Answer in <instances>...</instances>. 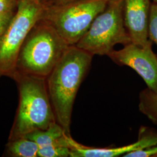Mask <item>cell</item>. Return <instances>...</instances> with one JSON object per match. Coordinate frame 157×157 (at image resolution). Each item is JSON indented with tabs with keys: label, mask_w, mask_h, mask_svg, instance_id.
I'll return each instance as SVG.
<instances>
[{
	"label": "cell",
	"mask_w": 157,
	"mask_h": 157,
	"mask_svg": "<svg viewBox=\"0 0 157 157\" xmlns=\"http://www.w3.org/2000/svg\"><path fill=\"white\" fill-rule=\"evenodd\" d=\"M93 56L76 45H69L46 78L56 122L70 134L74 102L90 69Z\"/></svg>",
	"instance_id": "cell-1"
},
{
	"label": "cell",
	"mask_w": 157,
	"mask_h": 157,
	"mask_svg": "<svg viewBox=\"0 0 157 157\" xmlns=\"http://www.w3.org/2000/svg\"><path fill=\"white\" fill-rule=\"evenodd\" d=\"M19 105L8 140L25 137L37 130H45L56 122L48 94L46 78L15 71Z\"/></svg>",
	"instance_id": "cell-2"
},
{
	"label": "cell",
	"mask_w": 157,
	"mask_h": 157,
	"mask_svg": "<svg viewBox=\"0 0 157 157\" xmlns=\"http://www.w3.org/2000/svg\"><path fill=\"white\" fill-rule=\"evenodd\" d=\"M68 46L53 26L42 19L25 40L15 71L47 78Z\"/></svg>",
	"instance_id": "cell-3"
},
{
	"label": "cell",
	"mask_w": 157,
	"mask_h": 157,
	"mask_svg": "<svg viewBox=\"0 0 157 157\" xmlns=\"http://www.w3.org/2000/svg\"><path fill=\"white\" fill-rule=\"evenodd\" d=\"M132 43L124 23L123 0H111L76 44L93 56H107L117 44Z\"/></svg>",
	"instance_id": "cell-4"
},
{
	"label": "cell",
	"mask_w": 157,
	"mask_h": 157,
	"mask_svg": "<svg viewBox=\"0 0 157 157\" xmlns=\"http://www.w3.org/2000/svg\"><path fill=\"white\" fill-rule=\"evenodd\" d=\"M46 6L41 0H17V10L8 28L0 37V77L11 78L25 40L41 20Z\"/></svg>",
	"instance_id": "cell-5"
},
{
	"label": "cell",
	"mask_w": 157,
	"mask_h": 157,
	"mask_svg": "<svg viewBox=\"0 0 157 157\" xmlns=\"http://www.w3.org/2000/svg\"><path fill=\"white\" fill-rule=\"evenodd\" d=\"M111 0H78L46 7L43 19L56 30L67 45H76Z\"/></svg>",
	"instance_id": "cell-6"
},
{
	"label": "cell",
	"mask_w": 157,
	"mask_h": 157,
	"mask_svg": "<svg viewBox=\"0 0 157 157\" xmlns=\"http://www.w3.org/2000/svg\"><path fill=\"white\" fill-rule=\"evenodd\" d=\"M108 56L119 65L132 68L147 87L157 93V56L152 50V43L144 47L130 43L119 50L112 51Z\"/></svg>",
	"instance_id": "cell-7"
},
{
	"label": "cell",
	"mask_w": 157,
	"mask_h": 157,
	"mask_svg": "<svg viewBox=\"0 0 157 157\" xmlns=\"http://www.w3.org/2000/svg\"><path fill=\"white\" fill-rule=\"evenodd\" d=\"M71 157H122L132 152L136 151L157 146V130L141 126L138 140L127 146L119 147L95 148L84 146L75 140L71 135L67 136Z\"/></svg>",
	"instance_id": "cell-8"
},
{
	"label": "cell",
	"mask_w": 157,
	"mask_h": 157,
	"mask_svg": "<svg viewBox=\"0 0 157 157\" xmlns=\"http://www.w3.org/2000/svg\"><path fill=\"white\" fill-rule=\"evenodd\" d=\"M151 0H123L124 23L132 43L144 47L152 43L148 37Z\"/></svg>",
	"instance_id": "cell-9"
},
{
	"label": "cell",
	"mask_w": 157,
	"mask_h": 157,
	"mask_svg": "<svg viewBox=\"0 0 157 157\" xmlns=\"http://www.w3.org/2000/svg\"><path fill=\"white\" fill-rule=\"evenodd\" d=\"M39 150V147L35 141L22 137L8 140L5 154L12 157H38Z\"/></svg>",
	"instance_id": "cell-10"
},
{
	"label": "cell",
	"mask_w": 157,
	"mask_h": 157,
	"mask_svg": "<svg viewBox=\"0 0 157 157\" xmlns=\"http://www.w3.org/2000/svg\"><path fill=\"white\" fill-rule=\"evenodd\" d=\"M65 134H66L65 130L57 122H55L47 129L35 130L25 137L35 141L40 148L54 144Z\"/></svg>",
	"instance_id": "cell-11"
},
{
	"label": "cell",
	"mask_w": 157,
	"mask_h": 157,
	"mask_svg": "<svg viewBox=\"0 0 157 157\" xmlns=\"http://www.w3.org/2000/svg\"><path fill=\"white\" fill-rule=\"evenodd\" d=\"M139 108L152 124L157 125V93L148 87L142 90L139 94Z\"/></svg>",
	"instance_id": "cell-12"
},
{
	"label": "cell",
	"mask_w": 157,
	"mask_h": 157,
	"mask_svg": "<svg viewBox=\"0 0 157 157\" xmlns=\"http://www.w3.org/2000/svg\"><path fill=\"white\" fill-rule=\"evenodd\" d=\"M65 134L61 139L50 146L40 147L38 152L39 157H70L71 150L68 146L67 135Z\"/></svg>",
	"instance_id": "cell-13"
},
{
	"label": "cell",
	"mask_w": 157,
	"mask_h": 157,
	"mask_svg": "<svg viewBox=\"0 0 157 157\" xmlns=\"http://www.w3.org/2000/svg\"><path fill=\"white\" fill-rule=\"evenodd\" d=\"M149 39L157 46V4H151L148 25Z\"/></svg>",
	"instance_id": "cell-14"
},
{
	"label": "cell",
	"mask_w": 157,
	"mask_h": 157,
	"mask_svg": "<svg viewBox=\"0 0 157 157\" xmlns=\"http://www.w3.org/2000/svg\"><path fill=\"white\" fill-rule=\"evenodd\" d=\"M14 14V11L0 13V37L8 28Z\"/></svg>",
	"instance_id": "cell-15"
},
{
	"label": "cell",
	"mask_w": 157,
	"mask_h": 157,
	"mask_svg": "<svg viewBox=\"0 0 157 157\" xmlns=\"http://www.w3.org/2000/svg\"><path fill=\"white\" fill-rule=\"evenodd\" d=\"M157 156V146L144 150L132 152L124 155V157H149Z\"/></svg>",
	"instance_id": "cell-16"
},
{
	"label": "cell",
	"mask_w": 157,
	"mask_h": 157,
	"mask_svg": "<svg viewBox=\"0 0 157 157\" xmlns=\"http://www.w3.org/2000/svg\"><path fill=\"white\" fill-rule=\"evenodd\" d=\"M17 0H0V13L14 11Z\"/></svg>",
	"instance_id": "cell-17"
},
{
	"label": "cell",
	"mask_w": 157,
	"mask_h": 157,
	"mask_svg": "<svg viewBox=\"0 0 157 157\" xmlns=\"http://www.w3.org/2000/svg\"><path fill=\"white\" fill-rule=\"evenodd\" d=\"M78 0H41L46 7L62 6Z\"/></svg>",
	"instance_id": "cell-18"
},
{
	"label": "cell",
	"mask_w": 157,
	"mask_h": 157,
	"mask_svg": "<svg viewBox=\"0 0 157 157\" xmlns=\"http://www.w3.org/2000/svg\"><path fill=\"white\" fill-rule=\"evenodd\" d=\"M153 1V2L154 3H157V0H152Z\"/></svg>",
	"instance_id": "cell-19"
}]
</instances>
